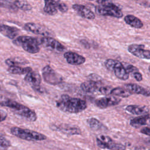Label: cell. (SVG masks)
<instances>
[{"label":"cell","instance_id":"cell-2","mask_svg":"<svg viewBox=\"0 0 150 150\" xmlns=\"http://www.w3.org/2000/svg\"><path fill=\"white\" fill-rule=\"evenodd\" d=\"M0 105L11 108L15 113L27 121L34 122L38 118L37 114L33 110L10 98L0 96Z\"/></svg>","mask_w":150,"mask_h":150},{"label":"cell","instance_id":"cell-31","mask_svg":"<svg viewBox=\"0 0 150 150\" xmlns=\"http://www.w3.org/2000/svg\"><path fill=\"white\" fill-rule=\"evenodd\" d=\"M58 10L60 11V12H66L68 10V7L66 5V4H64V2H61L59 5V8H58Z\"/></svg>","mask_w":150,"mask_h":150},{"label":"cell","instance_id":"cell-9","mask_svg":"<svg viewBox=\"0 0 150 150\" xmlns=\"http://www.w3.org/2000/svg\"><path fill=\"white\" fill-rule=\"evenodd\" d=\"M50 127L53 130L60 132L67 135H80L81 133L79 127L66 124H60L59 125L52 124Z\"/></svg>","mask_w":150,"mask_h":150},{"label":"cell","instance_id":"cell-7","mask_svg":"<svg viewBox=\"0 0 150 150\" xmlns=\"http://www.w3.org/2000/svg\"><path fill=\"white\" fill-rule=\"evenodd\" d=\"M42 76L45 81L51 85L59 84L63 81L62 77L48 65L43 68Z\"/></svg>","mask_w":150,"mask_h":150},{"label":"cell","instance_id":"cell-30","mask_svg":"<svg viewBox=\"0 0 150 150\" xmlns=\"http://www.w3.org/2000/svg\"><path fill=\"white\" fill-rule=\"evenodd\" d=\"M125 69H126V70H127V71L128 72V74H129V73L132 74L135 71H139L138 68H137L135 66H134L133 65H131V64H129L128 66H127V67L125 68Z\"/></svg>","mask_w":150,"mask_h":150},{"label":"cell","instance_id":"cell-19","mask_svg":"<svg viewBox=\"0 0 150 150\" xmlns=\"http://www.w3.org/2000/svg\"><path fill=\"white\" fill-rule=\"evenodd\" d=\"M0 33L11 39H15L19 34V30L15 27L0 24Z\"/></svg>","mask_w":150,"mask_h":150},{"label":"cell","instance_id":"cell-29","mask_svg":"<svg viewBox=\"0 0 150 150\" xmlns=\"http://www.w3.org/2000/svg\"><path fill=\"white\" fill-rule=\"evenodd\" d=\"M112 89V88L111 86H100L98 89V91L103 94L108 95V94H111V91Z\"/></svg>","mask_w":150,"mask_h":150},{"label":"cell","instance_id":"cell-3","mask_svg":"<svg viewBox=\"0 0 150 150\" xmlns=\"http://www.w3.org/2000/svg\"><path fill=\"white\" fill-rule=\"evenodd\" d=\"M98 5L95 8L96 12L100 15L109 16L116 18L123 16L121 10L111 0H97Z\"/></svg>","mask_w":150,"mask_h":150},{"label":"cell","instance_id":"cell-21","mask_svg":"<svg viewBox=\"0 0 150 150\" xmlns=\"http://www.w3.org/2000/svg\"><path fill=\"white\" fill-rule=\"evenodd\" d=\"M126 111L134 115H144L149 113V110L145 105H129L125 108Z\"/></svg>","mask_w":150,"mask_h":150},{"label":"cell","instance_id":"cell-11","mask_svg":"<svg viewBox=\"0 0 150 150\" xmlns=\"http://www.w3.org/2000/svg\"><path fill=\"white\" fill-rule=\"evenodd\" d=\"M121 100L114 96L103 97L97 99L95 101L96 105L100 108H106L118 105Z\"/></svg>","mask_w":150,"mask_h":150},{"label":"cell","instance_id":"cell-6","mask_svg":"<svg viewBox=\"0 0 150 150\" xmlns=\"http://www.w3.org/2000/svg\"><path fill=\"white\" fill-rule=\"evenodd\" d=\"M106 68L114 71L115 76L122 80H126L129 78V74L122 64L118 60L113 59H107L104 63Z\"/></svg>","mask_w":150,"mask_h":150},{"label":"cell","instance_id":"cell-23","mask_svg":"<svg viewBox=\"0 0 150 150\" xmlns=\"http://www.w3.org/2000/svg\"><path fill=\"white\" fill-rule=\"evenodd\" d=\"M124 21L127 24L134 28H141L144 24L137 17L132 15H128L124 17Z\"/></svg>","mask_w":150,"mask_h":150},{"label":"cell","instance_id":"cell-15","mask_svg":"<svg viewBox=\"0 0 150 150\" xmlns=\"http://www.w3.org/2000/svg\"><path fill=\"white\" fill-rule=\"evenodd\" d=\"M72 8L81 17L93 20L95 18V14L90 9L86 6L80 5V4H74L72 5Z\"/></svg>","mask_w":150,"mask_h":150},{"label":"cell","instance_id":"cell-35","mask_svg":"<svg viewBox=\"0 0 150 150\" xmlns=\"http://www.w3.org/2000/svg\"><path fill=\"white\" fill-rule=\"evenodd\" d=\"M135 150H145V149L144 147H138V148H135Z\"/></svg>","mask_w":150,"mask_h":150},{"label":"cell","instance_id":"cell-14","mask_svg":"<svg viewBox=\"0 0 150 150\" xmlns=\"http://www.w3.org/2000/svg\"><path fill=\"white\" fill-rule=\"evenodd\" d=\"M64 57L67 62L71 65H80L86 62V59L77 53L73 52H67L64 54Z\"/></svg>","mask_w":150,"mask_h":150},{"label":"cell","instance_id":"cell-34","mask_svg":"<svg viewBox=\"0 0 150 150\" xmlns=\"http://www.w3.org/2000/svg\"><path fill=\"white\" fill-rule=\"evenodd\" d=\"M141 132L143 134H145L150 137V128L144 127L141 129Z\"/></svg>","mask_w":150,"mask_h":150},{"label":"cell","instance_id":"cell-13","mask_svg":"<svg viewBox=\"0 0 150 150\" xmlns=\"http://www.w3.org/2000/svg\"><path fill=\"white\" fill-rule=\"evenodd\" d=\"M24 29L27 31L30 32L35 34L43 35L44 36H49L50 32L45 27L35 23L28 22L25 24Z\"/></svg>","mask_w":150,"mask_h":150},{"label":"cell","instance_id":"cell-32","mask_svg":"<svg viewBox=\"0 0 150 150\" xmlns=\"http://www.w3.org/2000/svg\"><path fill=\"white\" fill-rule=\"evenodd\" d=\"M132 76L134 77V79L138 81H141L142 80V74L139 72V71H135L132 74Z\"/></svg>","mask_w":150,"mask_h":150},{"label":"cell","instance_id":"cell-37","mask_svg":"<svg viewBox=\"0 0 150 150\" xmlns=\"http://www.w3.org/2000/svg\"><path fill=\"white\" fill-rule=\"evenodd\" d=\"M88 1H94V0H88Z\"/></svg>","mask_w":150,"mask_h":150},{"label":"cell","instance_id":"cell-20","mask_svg":"<svg viewBox=\"0 0 150 150\" xmlns=\"http://www.w3.org/2000/svg\"><path fill=\"white\" fill-rule=\"evenodd\" d=\"M100 83L96 82L92 80H88L83 82L80 85L81 89L87 93H93L96 91H98Z\"/></svg>","mask_w":150,"mask_h":150},{"label":"cell","instance_id":"cell-1","mask_svg":"<svg viewBox=\"0 0 150 150\" xmlns=\"http://www.w3.org/2000/svg\"><path fill=\"white\" fill-rule=\"evenodd\" d=\"M56 107L64 112L76 114L82 112L87 108V105L85 100L71 97L67 94H63L56 101Z\"/></svg>","mask_w":150,"mask_h":150},{"label":"cell","instance_id":"cell-38","mask_svg":"<svg viewBox=\"0 0 150 150\" xmlns=\"http://www.w3.org/2000/svg\"><path fill=\"white\" fill-rule=\"evenodd\" d=\"M0 89H1V86H0Z\"/></svg>","mask_w":150,"mask_h":150},{"label":"cell","instance_id":"cell-4","mask_svg":"<svg viewBox=\"0 0 150 150\" xmlns=\"http://www.w3.org/2000/svg\"><path fill=\"white\" fill-rule=\"evenodd\" d=\"M11 133L20 139L28 141H43L47 138L46 136L42 133L18 127H12L11 128Z\"/></svg>","mask_w":150,"mask_h":150},{"label":"cell","instance_id":"cell-24","mask_svg":"<svg viewBox=\"0 0 150 150\" xmlns=\"http://www.w3.org/2000/svg\"><path fill=\"white\" fill-rule=\"evenodd\" d=\"M87 122L90 128L93 131H99L105 128V127L96 118L91 117L87 119Z\"/></svg>","mask_w":150,"mask_h":150},{"label":"cell","instance_id":"cell-10","mask_svg":"<svg viewBox=\"0 0 150 150\" xmlns=\"http://www.w3.org/2000/svg\"><path fill=\"white\" fill-rule=\"evenodd\" d=\"M128 50L134 56L143 59H150V50H145L144 45L132 44L128 47Z\"/></svg>","mask_w":150,"mask_h":150},{"label":"cell","instance_id":"cell-8","mask_svg":"<svg viewBox=\"0 0 150 150\" xmlns=\"http://www.w3.org/2000/svg\"><path fill=\"white\" fill-rule=\"evenodd\" d=\"M40 42L45 48L54 52H62L65 49V47L63 45L50 36H43L40 38Z\"/></svg>","mask_w":150,"mask_h":150},{"label":"cell","instance_id":"cell-22","mask_svg":"<svg viewBox=\"0 0 150 150\" xmlns=\"http://www.w3.org/2000/svg\"><path fill=\"white\" fill-rule=\"evenodd\" d=\"M150 119V113H147L142 115L132 118L129 124L134 128H139L141 126L145 125L147 124L148 121Z\"/></svg>","mask_w":150,"mask_h":150},{"label":"cell","instance_id":"cell-25","mask_svg":"<svg viewBox=\"0 0 150 150\" xmlns=\"http://www.w3.org/2000/svg\"><path fill=\"white\" fill-rule=\"evenodd\" d=\"M32 69L29 67H21L18 66H9L8 69V71L12 74H27L29 71H30Z\"/></svg>","mask_w":150,"mask_h":150},{"label":"cell","instance_id":"cell-33","mask_svg":"<svg viewBox=\"0 0 150 150\" xmlns=\"http://www.w3.org/2000/svg\"><path fill=\"white\" fill-rule=\"evenodd\" d=\"M8 116V114L6 111H5L4 110H0V122L4 121L6 120V117Z\"/></svg>","mask_w":150,"mask_h":150},{"label":"cell","instance_id":"cell-36","mask_svg":"<svg viewBox=\"0 0 150 150\" xmlns=\"http://www.w3.org/2000/svg\"><path fill=\"white\" fill-rule=\"evenodd\" d=\"M148 70H149V71H150V66H149V67H148Z\"/></svg>","mask_w":150,"mask_h":150},{"label":"cell","instance_id":"cell-16","mask_svg":"<svg viewBox=\"0 0 150 150\" xmlns=\"http://www.w3.org/2000/svg\"><path fill=\"white\" fill-rule=\"evenodd\" d=\"M124 86H125V88H126L132 94H141L145 97L150 96V91L141 87L138 84H134H134L129 83V84H125Z\"/></svg>","mask_w":150,"mask_h":150},{"label":"cell","instance_id":"cell-28","mask_svg":"<svg viewBox=\"0 0 150 150\" xmlns=\"http://www.w3.org/2000/svg\"><path fill=\"white\" fill-rule=\"evenodd\" d=\"M11 145V142L0 133V150H6Z\"/></svg>","mask_w":150,"mask_h":150},{"label":"cell","instance_id":"cell-26","mask_svg":"<svg viewBox=\"0 0 150 150\" xmlns=\"http://www.w3.org/2000/svg\"><path fill=\"white\" fill-rule=\"evenodd\" d=\"M111 94L118 96L120 97L126 98L130 96L132 94L125 88L116 87V88H112L111 91Z\"/></svg>","mask_w":150,"mask_h":150},{"label":"cell","instance_id":"cell-12","mask_svg":"<svg viewBox=\"0 0 150 150\" xmlns=\"http://www.w3.org/2000/svg\"><path fill=\"white\" fill-rule=\"evenodd\" d=\"M25 80L26 81L31 87L39 91L40 89V84L41 83V76L39 73L37 71L31 70L27 74L25 77Z\"/></svg>","mask_w":150,"mask_h":150},{"label":"cell","instance_id":"cell-17","mask_svg":"<svg viewBox=\"0 0 150 150\" xmlns=\"http://www.w3.org/2000/svg\"><path fill=\"white\" fill-rule=\"evenodd\" d=\"M44 12L50 15H54L57 13L59 5L62 2L60 0H44Z\"/></svg>","mask_w":150,"mask_h":150},{"label":"cell","instance_id":"cell-18","mask_svg":"<svg viewBox=\"0 0 150 150\" xmlns=\"http://www.w3.org/2000/svg\"><path fill=\"white\" fill-rule=\"evenodd\" d=\"M96 143L97 146L101 149H112L115 142L108 136L100 135L96 138Z\"/></svg>","mask_w":150,"mask_h":150},{"label":"cell","instance_id":"cell-5","mask_svg":"<svg viewBox=\"0 0 150 150\" xmlns=\"http://www.w3.org/2000/svg\"><path fill=\"white\" fill-rule=\"evenodd\" d=\"M13 43L16 46H21L22 49L32 54L39 52L40 47L36 38L29 36H20L13 40Z\"/></svg>","mask_w":150,"mask_h":150},{"label":"cell","instance_id":"cell-27","mask_svg":"<svg viewBox=\"0 0 150 150\" xmlns=\"http://www.w3.org/2000/svg\"><path fill=\"white\" fill-rule=\"evenodd\" d=\"M13 4L17 8L23 11H30L32 9V6L23 0H12Z\"/></svg>","mask_w":150,"mask_h":150}]
</instances>
